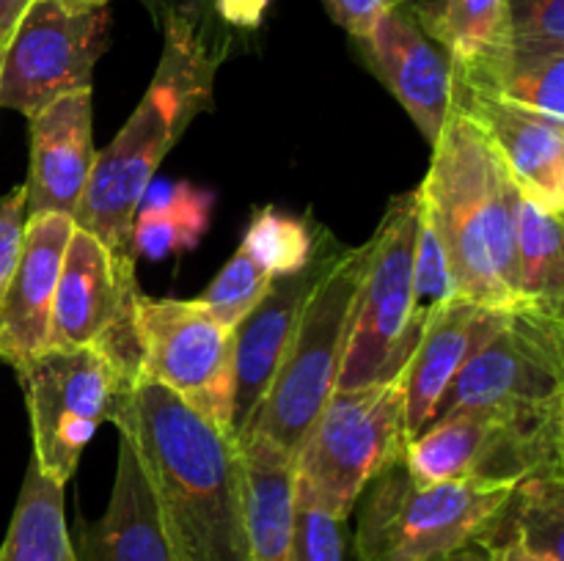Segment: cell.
<instances>
[{"mask_svg":"<svg viewBox=\"0 0 564 561\" xmlns=\"http://www.w3.org/2000/svg\"><path fill=\"white\" fill-rule=\"evenodd\" d=\"M496 97L564 121V53L516 55Z\"/></svg>","mask_w":564,"mask_h":561,"instance_id":"28","label":"cell"},{"mask_svg":"<svg viewBox=\"0 0 564 561\" xmlns=\"http://www.w3.org/2000/svg\"><path fill=\"white\" fill-rule=\"evenodd\" d=\"M215 61L196 22L169 11L165 47L152 86L108 148L97 152L91 179L75 212L77 229L116 256H132V215L143 190L182 132L213 102ZM135 258V256H132Z\"/></svg>","mask_w":564,"mask_h":561,"instance_id":"3","label":"cell"},{"mask_svg":"<svg viewBox=\"0 0 564 561\" xmlns=\"http://www.w3.org/2000/svg\"><path fill=\"white\" fill-rule=\"evenodd\" d=\"M419 190L422 215L438 234L460 300L512 311L521 306L516 262V187L482 132L452 110L433 143Z\"/></svg>","mask_w":564,"mask_h":561,"instance_id":"2","label":"cell"},{"mask_svg":"<svg viewBox=\"0 0 564 561\" xmlns=\"http://www.w3.org/2000/svg\"><path fill=\"white\" fill-rule=\"evenodd\" d=\"M141 377L180 396L187 407L231 438L235 344L198 300L138 297Z\"/></svg>","mask_w":564,"mask_h":561,"instance_id":"12","label":"cell"},{"mask_svg":"<svg viewBox=\"0 0 564 561\" xmlns=\"http://www.w3.org/2000/svg\"><path fill=\"white\" fill-rule=\"evenodd\" d=\"M240 457L251 561H295V460L257 435L240 443Z\"/></svg>","mask_w":564,"mask_h":561,"instance_id":"22","label":"cell"},{"mask_svg":"<svg viewBox=\"0 0 564 561\" xmlns=\"http://www.w3.org/2000/svg\"><path fill=\"white\" fill-rule=\"evenodd\" d=\"M516 484H419L405 460L364 490L356 531L361 561H482L490 528Z\"/></svg>","mask_w":564,"mask_h":561,"instance_id":"4","label":"cell"},{"mask_svg":"<svg viewBox=\"0 0 564 561\" xmlns=\"http://www.w3.org/2000/svg\"><path fill=\"white\" fill-rule=\"evenodd\" d=\"M319 237L312 234L308 223L275 207H264L253 215L242 248L268 270L270 275L297 273L317 251Z\"/></svg>","mask_w":564,"mask_h":561,"instance_id":"26","label":"cell"},{"mask_svg":"<svg viewBox=\"0 0 564 561\" xmlns=\"http://www.w3.org/2000/svg\"><path fill=\"white\" fill-rule=\"evenodd\" d=\"M110 424L135 446L176 561H251L240 446L224 429L143 377Z\"/></svg>","mask_w":564,"mask_h":561,"instance_id":"1","label":"cell"},{"mask_svg":"<svg viewBox=\"0 0 564 561\" xmlns=\"http://www.w3.org/2000/svg\"><path fill=\"white\" fill-rule=\"evenodd\" d=\"M58 6H64L66 11H94V9H105V3L110 0H55Z\"/></svg>","mask_w":564,"mask_h":561,"instance_id":"37","label":"cell"},{"mask_svg":"<svg viewBox=\"0 0 564 561\" xmlns=\"http://www.w3.org/2000/svg\"><path fill=\"white\" fill-rule=\"evenodd\" d=\"M138 297L135 258L116 256L97 237L75 226L55 284L47 350H97L138 383Z\"/></svg>","mask_w":564,"mask_h":561,"instance_id":"10","label":"cell"},{"mask_svg":"<svg viewBox=\"0 0 564 561\" xmlns=\"http://www.w3.org/2000/svg\"><path fill=\"white\" fill-rule=\"evenodd\" d=\"M402 3H405L411 11H422L427 9V6H433L435 0H402Z\"/></svg>","mask_w":564,"mask_h":561,"instance_id":"39","label":"cell"},{"mask_svg":"<svg viewBox=\"0 0 564 561\" xmlns=\"http://www.w3.org/2000/svg\"><path fill=\"white\" fill-rule=\"evenodd\" d=\"M345 248L323 231L317 251L297 273L273 275L262 300L248 311V317L231 330L235 344V407H231V440L246 443L257 413L268 396L281 358L290 346L303 308L314 286L339 262Z\"/></svg>","mask_w":564,"mask_h":561,"instance_id":"14","label":"cell"},{"mask_svg":"<svg viewBox=\"0 0 564 561\" xmlns=\"http://www.w3.org/2000/svg\"><path fill=\"white\" fill-rule=\"evenodd\" d=\"M25 220V185H17L0 196V295L14 273L17 258H20Z\"/></svg>","mask_w":564,"mask_h":561,"instance_id":"32","label":"cell"},{"mask_svg":"<svg viewBox=\"0 0 564 561\" xmlns=\"http://www.w3.org/2000/svg\"><path fill=\"white\" fill-rule=\"evenodd\" d=\"M516 223V262L521 306L564 311V253L562 218L545 212L516 190L512 196Z\"/></svg>","mask_w":564,"mask_h":561,"instance_id":"25","label":"cell"},{"mask_svg":"<svg viewBox=\"0 0 564 561\" xmlns=\"http://www.w3.org/2000/svg\"><path fill=\"white\" fill-rule=\"evenodd\" d=\"M411 443L400 380L334 391L295 457V479L345 522L364 490Z\"/></svg>","mask_w":564,"mask_h":561,"instance_id":"7","label":"cell"},{"mask_svg":"<svg viewBox=\"0 0 564 561\" xmlns=\"http://www.w3.org/2000/svg\"><path fill=\"white\" fill-rule=\"evenodd\" d=\"M0 561H77L64 520V487L44 476L33 460L0 544Z\"/></svg>","mask_w":564,"mask_h":561,"instance_id":"24","label":"cell"},{"mask_svg":"<svg viewBox=\"0 0 564 561\" xmlns=\"http://www.w3.org/2000/svg\"><path fill=\"white\" fill-rule=\"evenodd\" d=\"M367 258L369 242L345 248L339 262L314 286L251 427V435L264 438L292 460L336 391Z\"/></svg>","mask_w":564,"mask_h":561,"instance_id":"5","label":"cell"},{"mask_svg":"<svg viewBox=\"0 0 564 561\" xmlns=\"http://www.w3.org/2000/svg\"><path fill=\"white\" fill-rule=\"evenodd\" d=\"M97 148L91 138V91L55 99L31 119V168L25 212L75 218L91 179Z\"/></svg>","mask_w":564,"mask_h":561,"instance_id":"18","label":"cell"},{"mask_svg":"<svg viewBox=\"0 0 564 561\" xmlns=\"http://www.w3.org/2000/svg\"><path fill=\"white\" fill-rule=\"evenodd\" d=\"M204 3H207V0H171V11L187 16V20H193V14H196Z\"/></svg>","mask_w":564,"mask_h":561,"instance_id":"38","label":"cell"},{"mask_svg":"<svg viewBox=\"0 0 564 561\" xmlns=\"http://www.w3.org/2000/svg\"><path fill=\"white\" fill-rule=\"evenodd\" d=\"M482 561H556V559L538 553V550L527 548V544H521V542H505V544H496V548L485 550Z\"/></svg>","mask_w":564,"mask_h":561,"instance_id":"36","label":"cell"},{"mask_svg":"<svg viewBox=\"0 0 564 561\" xmlns=\"http://www.w3.org/2000/svg\"><path fill=\"white\" fill-rule=\"evenodd\" d=\"M108 11L31 3L0 61V108L33 116L55 99L91 91L94 64L108 42Z\"/></svg>","mask_w":564,"mask_h":561,"instance_id":"13","label":"cell"},{"mask_svg":"<svg viewBox=\"0 0 564 561\" xmlns=\"http://www.w3.org/2000/svg\"><path fill=\"white\" fill-rule=\"evenodd\" d=\"M516 55L564 53V0H510Z\"/></svg>","mask_w":564,"mask_h":561,"instance_id":"30","label":"cell"},{"mask_svg":"<svg viewBox=\"0 0 564 561\" xmlns=\"http://www.w3.org/2000/svg\"><path fill=\"white\" fill-rule=\"evenodd\" d=\"M215 11L220 14V20H226L235 28H259L262 25V16L268 11L270 0H215Z\"/></svg>","mask_w":564,"mask_h":561,"instance_id":"34","label":"cell"},{"mask_svg":"<svg viewBox=\"0 0 564 561\" xmlns=\"http://www.w3.org/2000/svg\"><path fill=\"white\" fill-rule=\"evenodd\" d=\"M273 275L246 251V248H237L235 256L226 262V267L209 280L207 289L202 292V297H196L220 324H226L229 330H235L242 319L248 317L253 306L262 300V295L268 292Z\"/></svg>","mask_w":564,"mask_h":561,"instance_id":"27","label":"cell"},{"mask_svg":"<svg viewBox=\"0 0 564 561\" xmlns=\"http://www.w3.org/2000/svg\"><path fill=\"white\" fill-rule=\"evenodd\" d=\"M358 44L369 69L394 94L424 141L433 146L455 102V75L444 50L424 33L416 14L402 0L386 11Z\"/></svg>","mask_w":564,"mask_h":561,"instance_id":"16","label":"cell"},{"mask_svg":"<svg viewBox=\"0 0 564 561\" xmlns=\"http://www.w3.org/2000/svg\"><path fill=\"white\" fill-rule=\"evenodd\" d=\"M215 193L193 182L152 179L132 215V256L165 258L193 251L213 220Z\"/></svg>","mask_w":564,"mask_h":561,"instance_id":"23","label":"cell"},{"mask_svg":"<svg viewBox=\"0 0 564 561\" xmlns=\"http://www.w3.org/2000/svg\"><path fill=\"white\" fill-rule=\"evenodd\" d=\"M507 311L452 297L427 317L416 350L402 372L408 438H416L435 421L446 391L468 358L505 324Z\"/></svg>","mask_w":564,"mask_h":561,"instance_id":"19","label":"cell"},{"mask_svg":"<svg viewBox=\"0 0 564 561\" xmlns=\"http://www.w3.org/2000/svg\"><path fill=\"white\" fill-rule=\"evenodd\" d=\"M25 9H28L25 0H0V61H3L6 47H9L11 36H14Z\"/></svg>","mask_w":564,"mask_h":561,"instance_id":"35","label":"cell"},{"mask_svg":"<svg viewBox=\"0 0 564 561\" xmlns=\"http://www.w3.org/2000/svg\"><path fill=\"white\" fill-rule=\"evenodd\" d=\"M452 110L482 132L507 179L523 198L562 218L564 121L479 91H455Z\"/></svg>","mask_w":564,"mask_h":561,"instance_id":"15","label":"cell"},{"mask_svg":"<svg viewBox=\"0 0 564 561\" xmlns=\"http://www.w3.org/2000/svg\"><path fill=\"white\" fill-rule=\"evenodd\" d=\"M422 220L419 190L400 193L369 237V258L350 319L336 391L400 380L427 317L413 302V256Z\"/></svg>","mask_w":564,"mask_h":561,"instance_id":"6","label":"cell"},{"mask_svg":"<svg viewBox=\"0 0 564 561\" xmlns=\"http://www.w3.org/2000/svg\"><path fill=\"white\" fill-rule=\"evenodd\" d=\"M562 405L564 311L518 306L507 311L505 324L468 358L446 391L438 416H518Z\"/></svg>","mask_w":564,"mask_h":561,"instance_id":"9","label":"cell"},{"mask_svg":"<svg viewBox=\"0 0 564 561\" xmlns=\"http://www.w3.org/2000/svg\"><path fill=\"white\" fill-rule=\"evenodd\" d=\"M564 405L518 416L449 413L424 427L405 449L419 484H521L564 471Z\"/></svg>","mask_w":564,"mask_h":561,"instance_id":"8","label":"cell"},{"mask_svg":"<svg viewBox=\"0 0 564 561\" xmlns=\"http://www.w3.org/2000/svg\"><path fill=\"white\" fill-rule=\"evenodd\" d=\"M452 297L457 295L444 245H441L430 220L422 215L416 234V256H413V302H416V311L422 317H430L435 308L444 306Z\"/></svg>","mask_w":564,"mask_h":561,"instance_id":"31","label":"cell"},{"mask_svg":"<svg viewBox=\"0 0 564 561\" xmlns=\"http://www.w3.org/2000/svg\"><path fill=\"white\" fill-rule=\"evenodd\" d=\"M25 3H28V6H31V3H39V0H25Z\"/></svg>","mask_w":564,"mask_h":561,"instance_id":"40","label":"cell"},{"mask_svg":"<svg viewBox=\"0 0 564 561\" xmlns=\"http://www.w3.org/2000/svg\"><path fill=\"white\" fill-rule=\"evenodd\" d=\"M295 561H345L341 520L323 509L312 493L295 479V528H292Z\"/></svg>","mask_w":564,"mask_h":561,"instance_id":"29","label":"cell"},{"mask_svg":"<svg viewBox=\"0 0 564 561\" xmlns=\"http://www.w3.org/2000/svg\"><path fill=\"white\" fill-rule=\"evenodd\" d=\"M413 14L449 58L455 91H499L516 61L510 0H435Z\"/></svg>","mask_w":564,"mask_h":561,"instance_id":"20","label":"cell"},{"mask_svg":"<svg viewBox=\"0 0 564 561\" xmlns=\"http://www.w3.org/2000/svg\"><path fill=\"white\" fill-rule=\"evenodd\" d=\"M75 220L66 215H33L25 220L22 251L0 295V361L17 377L47 350L50 314L61 262Z\"/></svg>","mask_w":564,"mask_h":561,"instance_id":"17","label":"cell"},{"mask_svg":"<svg viewBox=\"0 0 564 561\" xmlns=\"http://www.w3.org/2000/svg\"><path fill=\"white\" fill-rule=\"evenodd\" d=\"M77 561H176L135 446L119 432V460L108 509L80 528Z\"/></svg>","mask_w":564,"mask_h":561,"instance_id":"21","label":"cell"},{"mask_svg":"<svg viewBox=\"0 0 564 561\" xmlns=\"http://www.w3.org/2000/svg\"><path fill=\"white\" fill-rule=\"evenodd\" d=\"M20 383L31 413L33 462L58 487L75 476L91 435L113 421L135 385L97 350H44Z\"/></svg>","mask_w":564,"mask_h":561,"instance_id":"11","label":"cell"},{"mask_svg":"<svg viewBox=\"0 0 564 561\" xmlns=\"http://www.w3.org/2000/svg\"><path fill=\"white\" fill-rule=\"evenodd\" d=\"M328 14L334 16V22L339 28H345L352 38H364L372 31L375 22L386 14L389 9H394L400 0H323Z\"/></svg>","mask_w":564,"mask_h":561,"instance_id":"33","label":"cell"}]
</instances>
